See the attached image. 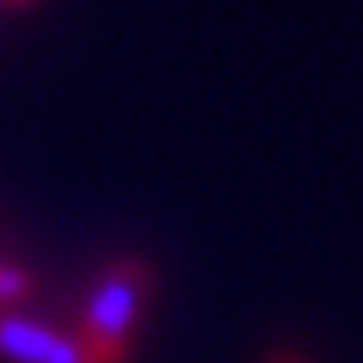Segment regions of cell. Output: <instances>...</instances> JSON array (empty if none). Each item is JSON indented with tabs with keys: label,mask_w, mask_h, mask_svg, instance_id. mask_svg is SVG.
I'll return each mask as SVG.
<instances>
[{
	"label": "cell",
	"mask_w": 363,
	"mask_h": 363,
	"mask_svg": "<svg viewBox=\"0 0 363 363\" xmlns=\"http://www.w3.org/2000/svg\"><path fill=\"white\" fill-rule=\"evenodd\" d=\"M140 294H145V272L136 263L114 267L92 289L88 311H84V350L92 363L127 359V337H132L136 311H140Z\"/></svg>",
	"instance_id": "obj_1"
},
{
	"label": "cell",
	"mask_w": 363,
	"mask_h": 363,
	"mask_svg": "<svg viewBox=\"0 0 363 363\" xmlns=\"http://www.w3.org/2000/svg\"><path fill=\"white\" fill-rule=\"evenodd\" d=\"M0 354L9 363H92L79 337L22 315H0Z\"/></svg>",
	"instance_id": "obj_2"
},
{
	"label": "cell",
	"mask_w": 363,
	"mask_h": 363,
	"mask_svg": "<svg viewBox=\"0 0 363 363\" xmlns=\"http://www.w3.org/2000/svg\"><path fill=\"white\" fill-rule=\"evenodd\" d=\"M31 289V276L18 272V267H0V302H13Z\"/></svg>",
	"instance_id": "obj_3"
}]
</instances>
